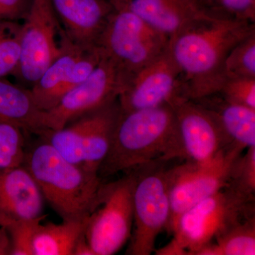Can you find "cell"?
<instances>
[{"label":"cell","instance_id":"d6986e66","mask_svg":"<svg viewBox=\"0 0 255 255\" xmlns=\"http://www.w3.org/2000/svg\"><path fill=\"white\" fill-rule=\"evenodd\" d=\"M83 221L39 225L33 240V255H73L74 248L84 232Z\"/></svg>","mask_w":255,"mask_h":255},{"label":"cell","instance_id":"8992f818","mask_svg":"<svg viewBox=\"0 0 255 255\" xmlns=\"http://www.w3.org/2000/svg\"><path fill=\"white\" fill-rule=\"evenodd\" d=\"M167 163L153 162L135 169L133 226L127 255H150L159 233L168 228L171 209Z\"/></svg>","mask_w":255,"mask_h":255},{"label":"cell","instance_id":"5b68a950","mask_svg":"<svg viewBox=\"0 0 255 255\" xmlns=\"http://www.w3.org/2000/svg\"><path fill=\"white\" fill-rule=\"evenodd\" d=\"M123 177L102 183L95 206L85 219V238L95 255H113L131 237L135 169Z\"/></svg>","mask_w":255,"mask_h":255},{"label":"cell","instance_id":"30bf717a","mask_svg":"<svg viewBox=\"0 0 255 255\" xmlns=\"http://www.w3.org/2000/svg\"><path fill=\"white\" fill-rule=\"evenodd\" d=\"M128 78L117 62L105 52L103 58L88 78L67 92L54 107L46 111L47 128L59 130L82 116L115 102Z\"/></svg>","mask_w":255,"mask_h":255},{"label":"cell","instance_id":"cb8c5ba5","mask_svg":"<svg viewBox=\"0 0 255 255\" xmlns=\"http://www.w3.org/2000/svg\"><path fill=\"white\" fill-rule=\"evenodd\" d=\"M228 78H255V32L233 47L225 60Z\"/></svg>","mask_w":255,"mask_h":255},{"label":"cell","instance_id":"52a82bcc","mask_svg":"<svg viewBox=\"0 0 255 255\" xmlns=\"http://www.w3.org/2000/svg\"><path fill=\"white\" fill-rule=\"evenodd\" d=\"M245 150L233 145L207 162L184 160L167 168L171 213L167 231L170 234L181 215L227 187L235 164Z\"/></svg>","mask_w":255,"mask_h":255},{"label":"cell","instance_id":"3957f363","mask_svg":"<svg viewBox=\"0 0 255 255\" xmlns=\"http://www.w3.org/2000/svg\"><path fill=\"white\" fill-rule=\"evenodd\" d=\"M40 139L26 150L23 165L44 200L63 221H85L95 206L103 180L98 174L69 162L49 142Z\"/></svg>","mask_w":255,"mask_h":255},{"label":"cell","instance_id":"ba28073f","mask_svg":"<svg viewBox=\"0 0 255 255\" xmlns=\"http://www.w3.org/2000/svg\"><path fill=\"white\" fill-rule=\"evenodd\" d=\"M68 40L50 0H32L21 23L19 62L14 75L31 87L63 53Z\"/></svg>","mask_w":255,"mask_h":255},{"label":"cell","instance_id":"ffe728a7","mask_svg":"<svg viewBox=\"0 0 255 255\" xmlns=\"http://www.w3.org/2000/svg\"><path fill=\"white\" fill-rule=\"evenodd\" d=\"M100 109L82 116L63 128L49 130L39 137L49 142L69 162L82 167L85 142Z\"/></svg>","mask_w":255,"mask_h":255},{"label":"cell","instance_id":"8fae6325","mask_svg":"<svg viewBox=\"0 0 255 255\" xmlns=\"http://www.w3.org/2000/svg\"><path fill=\"white\" fill-rule=\"evenodd\" d=\"M186 98L182 73L168 49L128 78L119 96L123 112L173 105Z\"/></svg>","mask_w":255,"mask_h":255},{"label":"cell","instance_id":"603a6c76","mask_svg":"<svg viewBox=\"0 0 255 255\" xmlns=\"http://www.w3.org/2000/svg\"><path fill=\"white\" fill-rule=\"evenodd\" d=\"M21 23L0 18V78L17 69L21 50Z\"/></svg>","mask_w":255,"mask_h":255},{"label":"cell","instance_id":"44dd1931","mask_svg":"<svg viewBox=\"0 0 255 255\" xmlns=\"http://www.w3.org/2000/svg\"><path fill=\"white\" fill-rule=\"evenodd\" d=\"M255 216L230 229L195 255H255Z\"/></svg>","mask_w":255,"mask_h":255},{"label":"cell","instance_id":"484cf974","mask_svg":"<svg viewBox=\"0 0 255 255\" xmlns=\"http://www.w3.org/2000/svg\"><path fill=\"white\" fill-rule=\"evenodd\" d=\"M47 215L18 221L6 228L11 240V255H33V240L37 228Z\"/></svg>","mask_w":255,"mask_h":255},{"label":"cell","instance_id":"7402d4cb","mask_svg":"<svg viewBox=\"0 0 255 255\" xmlns=\"http://www.w3.org/2000/svg\"><path fill=\"white\" fill-rule=\"evenodd\" d=\"M210 18L255 23V0H191Z\"/></svg>","mask_w":255,"mask_h":255},{"label":"cell","instance_id":"9c48e42d","mask_svg":"<svg viewBox=\"0 0 255 255\" xmlns=\"http://www.w3.org/2000/svg\"><path fill=\"white\" fill-rule=\"evenodd\" d=\"M169 41L168 37L133 13L115 9L100 46L129 77L164 53L168 49Z\"/></svg>","mask_w":255,"mask_h":255},{"label":"cell","instance_id":"d4e9b609","mask_svg":"<svg viewBox=\"0 0 255 255\" xmlns=\"http://www.w3.org/2000/svg\"><path fill=\"white\" fill-rule=\"evenodd\" d=\"M23 133L14 126L0 123V172L22 165L26 150Z\"/></svg>","mask_w":255,"mask_h":255},{"label":"cell","instance_id":"e0dca14e","mask_svg":"<svg viewBox=\"0 0 255 255\" xmlns=\"http://www.w3.org/2000/svg\"><path fill=\"white\" fill-rule=\"evenodd\" d=\"M192 100L214 117L231 144L246 150L255 145V110L230 102L219 92Z\"/></svg>","mask_w":255,"mask_h":255},{"label":"cell","instance_id":"ac0fdd59","mask_svg":"<svg viewBox=\"0 0 255 255\" xmlns=\"http://www.w3.org/2000/svg\"><path fill=\"white\" fill-rule=\"evenodd\" d=\"M45 114L30 89L0 78V123L14 126L26 133L41 137L49 131L45 123Z\"/></svg>","mask_w":255,"mask_h":255},{"label":"cell","instance_id":"7a4b0ae2","mask_svg":"<svg viewBox=\"0 0 255 255\" xmlns=\"http://www.w3.org/2000/svg\"><path fill=\"white\" fill-rule=\"evenodd\" d=\"M180 159L173 106L123 112L98 174L102 179L153 162Z\"/></svg>","mask_w":255,"mask_h":255},{"label":"cell","instance_id":"5bb4252c","mask_svg":"<svg viewBox=\"0 0 255 255\" xmlns=\"http://www.w3.org/2000/svg\"><path fill=\"white\" fill-rule=\"evenodd\" d=\"M67 37L78 46H100L114 11L111 0H50Z\"/></svg>","mask_w":255,"mask_h":255},{"label":"cell","instance_id":"83f0119b","mask_svg":"<svg viewBox=\"0 0 255 255\" xmlns=\"http://www.w3.org/2000/svg\"><path fill=\"white\" fill-rule=\"evenodd\" d=\"M219 92L230 102L255 110V78H226Z\"/></svg>","mask_w":255,"mask_h":255},{"label":"cell","instance_id":"6da1fadb","mask_svg":"<svg viewBox=\"0 0 255 255\" xmlns=\"http://www.w3.org/2000/svg\"><path fill=\"white\" fill-rule=\"evenodd\" d=\"M255 32V23L205 18L174 35L168 50L180 70L186 98L219 92L231 49Z\"/></svg>","mask_w":255,"mask_h":255},{"label":"cell","instance_id":"9a60e30c","mask_svg":"<svg viewBox=\"0 0 255 255\" xmlns=\"http://www.w3.org/2000/svg\"><path fill=\"white\" fill-rule=\"evenodd\" d=\"M44 199L38 184L23 164L0 172V226L43 215Z\"/></svg>","mask_w":255,"mask_h":255},{"label":"cell","instance_id":"4316f807","mask_svg":"<svg viewBox=\"0 0 255 255\" xmlns=\"http://www.w3.org/2000/svg\"><path fill=\"white\" fill-rule=\"evenodd\" d=\"M230 184L248 195L255 196V145L247 148L236 161Z\"/></svg>","mask_w":255,"mask_h":255},{"label":"cell","instance_id":"4fadbf2b","mask_svg":"<svg viewBox=\"0 0 255 255\" xmlns=\"http://www.w3.org/2000/svg\"><path fill=\"white\" fill-rule=\"evenodd\" d=\"M172 106L175 112L180 159L207 162L233 145L214 117L195 101L182 99Z\"/></svg>","mask_w":255,"mask_h":255},{"label":"cell","instance_id":"7c38bea8","mask_svg":"<svg viewBox=\"0 0 255 255\" xmlns=\"http://www.w3.org/2000/svg\"><path fill=\"white\" fill-rule=\"evenodd\" d=\"M104 55L100 46L85 48L69 39L63 53L30 88L38 107L45 112L54 107L67 92L88 78Z\"/></svg>","mask_w":255,"mask_h":255},{"label":"cell","instance_id":"f1b7e54d","mask_svg":"<svg viewBox=\"0 0 255 255\" xmlns=\"http://www.w3.org/2000/svg\"><path fill=\"white\" fill-rule=\"evenodd\" d=\"M32 0H0V18L19 21L27 16Z\"/></svg>","mask_w":255,"mask_h":255},{"label":"cell","instance_id":"2e32d148","mask_svg":"<svg viewBox=\"0 0 255 255\" xmlns=\"http://www.w3.org/2000/svg\"><path fill=\"white\" fill-rule=\"evenodd\" d=\"M115 9L133 13L156 31L168 37L201 20L203 14L191 0H111Z\"/></svg>","mask_w":255,"mask_h":255},{"label":"cell","instance_id":"277c9868","mask_svg":"<svg viewBox=\"0 0 255 255\" xmlns=\"http://www.w3.org/2000/svg\"><path fill=\"white\" fill-rule=\"evenodd\" d=\"M255 217V196L228 184L181 215L172 241L160 255H195L196 252L247 219Z\"/></svg>","mask_w":255,"mask_h":255},{"label":"cell","instance_id":"f546056e","mask_svg":"<svg viewBox=\"0 0 255 255\" xmlns=\"http://www.w3.org/2000/svg\"><path fill=\"white\" fill-rule=\"evenodd\" d=\"M73 255H95L91 247L87 242L84 232L82 233L75 244Z\"/></svg>","mask_w":255,"mask_h":255}]
</instances>
